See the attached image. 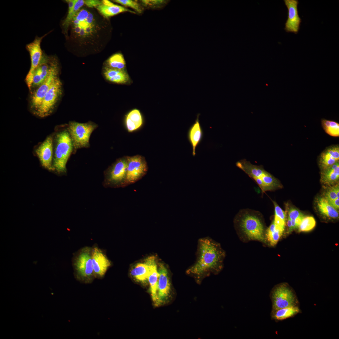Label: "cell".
I'll return each instance as SVG.
<instances>
[{
	"instance_id": "cell-1",
	"label": "cell",
	"mask_w": 339,
	"mask_h": 339,
	"mask_svg": "<svg viewBox=\"0 0 339 339\" xmlns=\"http://www.w3.org/2000/svg\"><path fill=\"white\" fill-rule=\"evenodd\" d=\"M197 250L196 261L186 271L188 274L201 278L222 269L225 253L219 244L208 238H202Z\"/></svg>"
},
{
	"instance_id": "cell-2",
	"label": "cell",
	"mask_w": 339,
	"mask_h": 339,
	"mask_svg": "<svg viewBox=\"0 0 339 339\" xmlns=\"http://www.w3.org/2000/svg\"><path fill=\"white\" fill-rule=\"evenodd\" d=\"M70 27L72 37L82 45L94 44L99 38L101 30L94 14L83 8L74 16Z\"/></svg>"
},
{
	"instance_id": "cell-3",
	"label": "cell",
	"mask_w": 339,
	"mask_h": 339,
	"mask_svg": "<svg viewBox=\"0 0 339 339\" xmlns=\"http://www.w3.org/2000/svg\"><path fill=\"white\" fill-rule=\"evenodd\" d=\"M235 221L237 229L247 239L266 243L265 226L259 212L249 209L242 210L238 214Z\"/></svg>"
},
{
	"instance_id": "cell-4",
	"label": "cell",
	"mask_w": 339,
	"mask_h": 339,
	"mask_svg": "<svg viewBox=\"0 0 339 339\" xmlns=\"http://www.w3.org/2000/svg\"><path fill=\"white\" fill-rule=\"evenodd\" d=\"M236 166L256 182L262 192L280 188L279 181L264 170L262 165H256L244 159L237 161Z\"/></svg>"
},
{
	"instance_id": "cell-5",
	"label": "cell",
	"mask_w": 339,
	"mask_h": 339,
	"mask_svg": "<svg viewBox=\"0 0 339 339\" xmlns=\"http://www.w3.org/2000/svg\"><path fill=\"white\" fill-rule=\"evenodd\" d=\"M92 247L81 248L73 254L72 262L76 279L84 283L92 282L95 278L93 269Z\"/></svg>"
},
{
	"instance_id": "cell-6",
	"label": "cell",
	"mask_w": 339,
	"mask_h": 339,
	"mask_svg": "<svg viewBox=\"0 0 339 339\" xmlns=\"http://www.w3.org/2000/svg\"><path fill=\"white\" fill-rule=\"evenodd\" d=\"M55 140L53 167L58 173H64L66 171V164L73 150V143L68 131L66 130L58 133Z\"/></svg>"
},
{
	"instance_id": "cell-7",
	"label": "cell",
	"mask_w": 339,
	"mask_h": 339,
	"mask_svg": "<svg viewBox=\"0 0 339 339\" xmlns=\"http://www.w3.org/2000/svg\"><path fill=\"white\" fill-rule=\"evenodd\" d=\"M270 298L272 303V310L298 305L299 302L295 293L285 283H280L274 287L270 292Z\"/></svg>"
},
{
	"instance_id": "cell-8",
	"label": "cell",
	"mask_w": 339,
	"mask_h": 339,
	"mask_svg": "<svg viewBox=\"0 0 339 339\" xmlns=\"http://www.w3.org/2000/svg\"><path fill=\"white\" fill-rule=\"evenodd\" d=\"M96 126L92 123H69L68 131L75 149L88 147L90 135Z\"/></svg>"
},
{
	"instance_id": "cell-9",
	"label": "cell",
	"mask_w": 339,
	"mask_h": 339,
	"mask_svg": "<svg viewBox=\"0 0 339 339\" xmlns=\"http://www.w3.org/2000/svg\"><path fill=\"white\" fill-rule=\"evenodd\" d=\"M127 168L125 187L141 180L146 174L148 166L145 158L140 155L127 156Z\"/></svg>"
},
{
	"instance_id": "cell-10",
	"label": "cell",
	"mask_w": 339,
	"mask_h": 339,
	"mask_svg": "<svg viewBox=\"0 0 339 339\" xmlns=\"http://www.w3.org/2000/svg\"><path fill=\"white\" fill-rule=\"evenodd\" d=\"M62 93V83L58 78L54 82L40 105L36 110L41 117L46 116L52 112Z\"/></svg>"
},
{
	"instance_id": "cell-11",
	"label": "cell",
	"mask_w": 339,
	"mask_h": 339,
	"mask_svg": "<svg viewBox=\"0 0 339 339\" xmlns=\"http://www.w3.org/2000/svg\"><path fill=\"white\" fill-rule=\"evenodd\" d=\"M127 168V157L117 160L108 170L105 184L107 187H125Z\"/></svg>"
},
{
	"instance_id": "cell-12",
	"label": "cell",
	"mask_w": 339,
	"mask_h": 339,
	"mask_svg": "<svg viewBox=\"0 0 339 339\" xmlns=\"http://www.w3.org/2000/svg\"><path fill=\"white\" fill-rule=\"evenodd\" d=\"M49 32L40 37H37L31 42L27 44L26 49L29 51L30 57L31 66L26 76V84L30 90L32 87L34 72L42 60L43 54L40 44L42 39Z\"/></svg>"
},
{
	"instance_id": "cell-13",
	"label": "cell",
	"mask_w": 339,
	"mask_h": 339,
	"mask_svg": "<svg viewBox=\"0 0 339 339\" xmlns=\"http://www.w3.org/2000/svg\"><path fill=\"white\" fill-rule=\"evenodd\" d=\"M59 72L58 65L53 60L50 73L45 81L35 92L31 100V106L36 110L40 105L45 95L52 83L57 78Z\"/></svg>"
},
{
	"instance_id": "cell-14",
	"label": "cell",
	"mask_w": 339,
	"mask_h": 339,
	"mask_svg": "<svg viewBox=\"0 0 339 339\" xmlns=\"http://www.w3.org/2000/svg\"><path fill=\"white\" fill-rule=\"evenodd\" d=\"M93 269L95 278H102L111 265L105 251L96 244L92 247Z\"/></svg>"
},
{
	"instance_id": "cell-15",
	"label": "cell",
	"mask_w": 339,
	"mask_h": 339,
	"mask_svg": "<svg viewBox=\"0 0 339 339\" xmlns=\"http://www.w3.org/2000/svg\"><path fill=\"white\" fill-rule=\"evenodd\" d=\"M159 277L158 282V306L167 301L170 295L171 285L168 271L164 265L159 264Z\"/></svg>"
},
{
	"instance_id": "cell-16",
	"label": "cell",
	"mask_w": 339,
	"mask_h": 339,
	"mask_svg": "<svg viewBox=\"0 0 339 339\" xmlns=\"http://www.w3.org/2000/svg\"><path fill=\"white\" fill-rule=\"evenodd\" d=\"M288 10L287 20L285 23V30L287 32L297 34L300 29L301 19L299 15L298 0H284Z\"/></svg>"
},
{
	"instance_id": "cell-17",
	"label": "cell",
	"mask_w": 339,
	"mask_h": 339,
	"mask_svg": "<svg viewBox=\"0 0 339 339\" xmlns=\"http://www.w3.org/2000/svg\"><path fill=\"white\" fill-rule=\"evenodd\" d=\"M53 150V139L51 135L48 137L35 150L42 166L50 170H54Z\"/></svg>"
},
{
	"instance_id": "cell-18",
	"label": "cell",
	"mask_w": 339,
	"mask_h": 339,
	"mask_svg": "<svg viewBox=\"0 0 339 339\" xmlns=\"http://www.w3.org/2000/svg\"><path fill=\"white\" fill-rule=\"evenodd\" d=\"M43 56L40 64L34 72L32 86H39L46 79L50 73L53 60Z\"/></svg>"
},
{
	"instance_id": "cell-19",
	"label": "cell",
	"mask_w": 339,
	"mask_h": 339,
	"mask_svg": "<svg viewBox=\"0 0 339 339\" xmlns=\"http://www.w3.org/2000/svg\"><path fill=\"white\" fill-rule=\"evenodd\" d=\"M101 2V3L97 6L96 8L105 18H108L124 12L136 13L135 11L115 4L109 0H103Z\"/></svg>"
},
{
	"instance_id": "cell-20",
	"label": "cell",
	"mask_w": 339,
	"mask_h": 339,
	"mask_svg": "<svg viewBox=\"0 0 339 339\" xmlns=\"http://www.w3.org/2000/svg\"><path fill=\"white\" fill-rule=\"evenodd\" d=\"M339 147L331 146L326 148L320 154L319 164L321 170L328 168L339 161Z\"/></svg>"
},
{
	"instance_id": "cell-21",
	"label": "cell",
	"mask_w": 339,
	"mask_h": 339,
	"mask_svg": "<svg viewBox=\"0 0 339 339\" xmlns=\"http://www.w3.org/2000/svg\"><path fill=\"white\" fill-rule=\"evenodd\" d=\"M152 256L146 259L143 263H138L131 271L132 276L138 282H144L148 281L151 270Z\"/></svg>"
},
{
	"instance_id": "cell-22",
	"label": "cell",
	"mask_w": 339,
	"mask_h": 339,
	"mask_svg": "<svg viewBox=\"0 0 339 339\" xmlns=\"http://www.w3.org/2000/svg\"><path fill=\"white\" fill-rule=\"evenodd\" d=\"M199 114L197 115L196 119L189 128L188 133V138L192 147L193 156L195 155L196 148L202 141L203 136L199 119Z\"/></svg>"
},
{
	"instance_id": "cell-23",
	"label": "cell",
	"mask_w": 339,
	"mask_h": 339,
	"mask_svg": "<svg viewBox=\"0 0 339 339\" xmlns=\"http://www.w3.org/2000/svg\"><path fill=\"white\" fill-rule=\"evenodd\" d=\"M159 277L158 268L155 259L153 256L151 261V270L148 281L150 286L151 296L153 301L156 306H158V282Z\"/></svg>"
},
{
	"instance_id": "cell-24",
	"label": "cell",
	"mask_w": 339,
	"mask_h": 339,
	"mask_svg": "<svg viewBox=\"0 0 339 339\" xmlns=\"http://www.w3.org/2000/svg\"><path fill=\"white\" fill-rule=\"evenodd\" d=\"M104 75L107 80L118 84H123L129 80V77L124 70H119L110 68L105 67Z\"/></svg>"
},
{
	"instance_id": "cell-25",
	"label": "cell",
	"mask_w": 339,
	"mask_h": 339,
	"mask_svg": "<svg viewBox=\"0 0 339 339\" xmlns=\"http://www.w3.org/2000/svg\"><path fill=\"white\" fill-rule=\"evenodd\" d=\"M339 179V162L321 170V181L323 184L330 185L336 183Z\"/></svg>"
},
{
	"instance_id": "cell-26",
	"label": "cell",
	"mask_w": 339,
	"mask_h": 339,
	"mask_svg": "<svg viewBox=\"0 0 339 339\" xmlns=\"http://www.w3.org/2000/svg\"><path fill=\"white\" fill-rule=\"evenodd\" d=\"M317 207L320 213L329 218L336 219L339 217L337 210L331 205L324 197H319L316 200Z\"/></svg>"
},
{
	"instance_id": "cell-27",
	"label": "cell",
	"mask_w": 339,
	"mask_h": 339,
	"mask_svg": "<svg viewBox=\"0 0 339 339\" xmlns=\"http://www.w3.org/2000/svg\"><path fill=\"white\" fill-rule=\"evenodd\" d=\"M300 312L298 305L292 306L272 310L271 316L275 320H282L291 317Z\"/></svg>"
},
{
	"instance_id": "cell-28",
	"label": "cell",
	"mask_w": 339,
	"mask_h": 339,
	"mask_svg": "<svg viewBox=\"0 0 339 339\" xmlns=\"http://www.w3.org/2000/svg\"><path fill=\"white\" fill-rule=\"evenodd\" d=\"M143 124V119L140 111L134 109L130 111L126 118V124L129 132H132L139 128Z\"/></svg>"
},
{
	"instance_id": "cell-29",
	"label": "cell",
	"mask_w": 339,
	"mask_h": 339,
	"mask_svg": "<svg viewBox=\"0 0 339 339\" xmlns=\"http://www.w3.org/2000/svg\"><path fill=\"white\" fill-rule=\"evenodd\" d=\"M283 232V231L276 226L273 222L266 231V241L268 242L271 245L274 246L277 243Z\"/></svg>"
},
{
	"instance_id": "cell-30",
	"label": "cell",
	"mask_w": 339,
	"mask_h": 339,
	"mask_svg": "<svg viewBox=\"0 0 339 339\" xmlns=\"http://www.w3.org/2000/svg\"><path fill=\"white\" fill-rule=\"evenodd\" d=\"M85 0H77L73 9L68 12L67 16L62 22V26L65 34L67 35V32L71 21L77 13L84 5H85Z\"/></svg>"
},
{
	"instance_id": "cell-31",
	"label": "cell",
	"mask_w": 339,
	"mask_h": 339,
	"mask_svg": "<svg viewBox=\"0 0 339 339\" xmlns=\"http://www.w3.org/2000/svg\"><path fill=\"white\" fill-rule=\"evenodd\" d=\"M109 67L119 70H124L125 61L123 55L120 53L114 54L107 61Z\"/></svg>"
},
{
	"instance_id": "cell-32",
	"label": "cell",
	"mask_w": 339,
	"mask_h": 339,
	"mask_svg": "<svg viewBox=\"0 0 339 339\" xmlns=\"http://www.w3.org/2000/svg\"><path fill=\"white\" fill-rule=\"evenodd\" d=\"M321 125L325 132L329 135L335 137L339 136V124L334 121L322 119Z\"/></svg>"
},
{
	"instance_id": "cell-33",
	"label": "cell",
	"mask_w": 339,
	"mask_h": 339,
	"mask_svg": "<svg viewBox=\"0 0 339 339\" xmlns=\"http://www.w3.org/2000/svg\"><path fill=\"white\" fill-rule=\"evenodd\" d=\"M315 224V220L313 217L305 216L298 227L299 231L300 232L309 231L314 228Z\"/></svg>"
},
{
	"instance_id": "cell-34",
	"label": "cell",
	"mask_w": 339,
	"mask_h": 339,
	"mask_svg": "<svg viewBox=\"0 0 339 339\" xmlns=\"http://www.w3.org/2000/svg\"><path fill=\"white\" fill-rule=\"evenodd\" d=\"M113 1L123 6L131 8L138 13H141L142 12L141 7L136 1L132 0H114Z\"/></svg>"
},
{
	"instance_id": "cell-35",
	"label": "cell",
	"mask_w": 339,
	"mask_h": 339,
	"mask_svg": "<svg viewBox=\"0 0 339 339\" xmlns=\"http://www.w3.org/2000/svg\"><path fill=\"white\" fill-rule=\"evenodd\" d=\"M288 217L291 220L295 221L298 218L304 216V214L297 209L291 208L288 211Z\"/></svg>"
},
{
	"instance_id": "cell-36",
	"label": "cell",
	"mask_w": 339,
	"mask_h": 339,
	"mask_svg": "<svg viewBox=\"0 0 339 339\" xmlns=\"http://www.w3.org/2000/svg\"><path fill=\"white\" fill-rule=\"evenodd\" d=\"M337 185L332 186L326 192L324 197L328 201L333 200L337 197L336 193Z\"/></svg>"
},
{
	"instance_id": "cell-37",
	"label": "cell",
	"mask_w": 339,
	"mask_h": 339,
	"mask_svg": "<svg viewBox=\"0 0 339 339\" xmlns=\"http://www.w3.org/2000/svg\"><path fill=\"white\" fill-rule=\"evenodd\" d=\"M168 1L165 0H143L142 2L146 5H164Z\"/></svg>"
},
{
	"instance_id": "cell-38",
	"label": "cell",
	"mask_w": 339,
	"mask_h": 339,
	"mask_svg": "<svg viewBox=\"0 0 339 339\" xmlns=\"http://www.w3.org/2000/svg\"><path fill=\"white\" fill-rule=\"evenodd\" d=\"M328 202L329 203L335 208L337 210L338 209H339V198H337L336 199L333 200L328 201Z\"/></svg>"
},
{
	"instance_id": "cell-39",
	"label": "cell",
	"mask_w": 339,
	"mask_h": 339,
	"mask_svg": "<svg viewBox=\"0 0 339 339\" xmlns=\"http://www.w3.org/2000/svg\"><path fill=\"white\" fill-rule=\"evenodd\" d=\"M76 1L77 0H66V2L67 3L68 5V12L71 11L73 9L76 2Z\"/></svg>"
},
{
	"instance_id": "cell-40",
	"label": "cell",
	"mask_w": 339,
	"mask_h": 339,
	"mask_svg": "<svg viewBox=\"0 0 339 339\" xmlns=\"http://www.w3.org/2000/svg\"><path fill=\"white\" fill-rule=\"evenodd\" d=\"M287 226L288 229V232H290L292 231L293 230L292 228L291 221V219L288 218L287 222Z\"/></svg>"
}]
</instances>
